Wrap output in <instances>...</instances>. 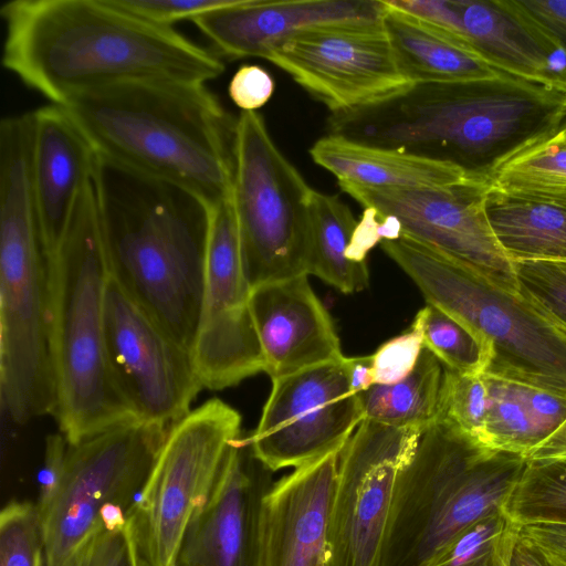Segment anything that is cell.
Returning a JSON list of instances; mask_svg holds the SVG:
<instances>
[{
  "label": "cell",
  "instance_id": "obj_1",
  "mask_svg": "<svg viewBox=\"0 0 566 566\" xmlns=\"http://www.w3.org/2000/svg\"><path fill=\"white\" fill-rule=\"evenodd\" d=\"M0 15L3 67L57 105L123 83L206 85L226 69L214 51L113 0H11Z\"/></svg>",
  "mask_w": 566,
  "mask_h": 566
},
{
  "label": "cell",
  "instance_id": "obj_2",
  "mask_svg": "<svg viewBox=\"0 0 566 566\" xmlns=\"http://www.w3.org/2000/svg\"><path fill=\"white\" fill-rule=\"evenodd\" d=\"M565 120L562 92L501 73L412 85L382 102L331 114L327 130L449 163L483 180L499 159Z\"/></svg>",
  "mask_w": 566,
  "mask_h": 566
},
{
  "label": "cell",
  "instance_id": "obj_3",
  "mask_svg": "<svg viewBox=\"0 0 566 566\" xmlns=\"http://www.w3.org/2000/svg\"><path fill=\"white\" fill-rule=\"evenodd\" d=\"M94 184L112 279L192 350L211 209L177 185L101 155Z\"/></svg>",
  "mask_w": 566,
  "mask_h": 566
},
{
  "label": "cell",
  "instance_id": "obj_4",
  "mask_svg": "<svg viewBox=\"0 0 566 566\" xmlns=\"http://www.w3.org/2000/svg\"><path fill=\"white\" fill-rule=\"evenodd\" d=\"M62 106L98 155L177 185L210 209L230 197L237 118L205 84L123 83Z\"/></svg>",
  "mask_w": 566,
  "mask_h": 566
},
{
  "label": "cell",
  "instance_id": "obj_5",
  "mask_svg": "<svg viewBox=\"0 0 566 566\" xmlns=\"http://www.w3.org/2000/svg\"><path fill=\"white\" fill-rule=\"evenodd\" d=\"M29 114L0 123V399L24 424L54 415L51 264L30 179Z\"/></svg>",
  "mask_w": 566,
  "mask_h": 566
},
{
  "label": "cell",
  "instance_id": "obj_6",
  "mask_svg": "<svg viewBox=\"0 0 566 566\" xmlns=\"http://www.w3.org/2000/svg\"><path fill=\"white\" fill-rule=\"evenodd\" d=\"M53 311L54 417L69 444L139 420L118 390L106 354L105 295L111 277L94 175L50 259Z\"/></svg>",
  "mask_w": 566,
  "mask_h": 566
},
{
  "label": "cell",
  "instance_id": "obj_7",
  "mask_svg": "<svg viewBox=\"0 0 566 566\" xmlns=\"http://www.w3.org/2000/svg\"><path fill=\"white\" fill-rule=\"evenodd\" d=\"M527 462L436 419L398 476L379 566H426L465 527L506 506Z\"/></svg>",
  "mask_w": 566,
  "mask_h": 566
},
{
  "label": "cell",
  "instance_id": "obj_8",
  "mask_svg": "<svg viewBox=\"0 0 566 566\" xmlns=\"http://www.w3.org/2000/svg\"><path fill=\"white\" fill-rule=\"evenodd\" d=\"M427 304L489 344L484 373L566 395V331L521 293H510L465 263L407 237L380 242Z\"/></svg>",
  "mask_w": 566,
  "mask_h": 566
},
{
  "label": "cell",
  "instance_id": "obj_9",
  "mask_svg": "<svg viewBox=\"0 0 566 566\" xmlns=\"http://www.w3.org/2000/svg\"><path fill=\"white\" fill-rule=\"evenodd\" d=\"M313 190L275 145L263 117L241 112L230 199L251 289L308 275Z\"/></svg>",
  "mask_w": 566,
  "mask_h": 566
},
{
  "label": "cell",
  "instance_id": "obj_10",
  "mask_svg": "<svg viewBox=\"0 0 566 566\" xmlns=\"http://www.w3.org/2000/svg\"><path fill=\"white\" fill-rule=\"evenodd\" d=\"M170 427L134 420L69 444L61 481L39 510L46 566L91 535L127 524Z\"/></svg>",
  "mask_w": 566,
  "mask_h": 566
},
{
  "label": "cell",
  "instance_id": "obj_11",
  "mask_svg": "<svg viewBox=\"0 0 566 566\" xmlns=\"http://www.w3.org/2000/svg\"><path fill=\"white\" fill-rule=\"evenodd\" d=\"M240 437V413L218 398L190 410L169 428L129 514L145 566L176 565L186 527Z\"/></svg>",
  "mask_w": 566,
  "mask_h": 566
},
{
  "label": "cell",
  "instance_id": "obj_12",
  "mask_svg": "<svg viewBox=\"0 0 566 566\" xmlns=\"http://www.w3.org/2000/svg\"><path fill=\"white\" fill-rule=\"evenodd\" d=\"M423 430L364 419L340 451L324 566H379L395 490Z\"/></svg>",
  "mask_w": 566,
  "mask_h": 566
},
{
  "label": "cell",
  "instance_id": "obj_13",
  "mask_svg": "<svg viewBox=\"0 0 566 566\" xmlns=\"http://www.w3.org/2000/svg\"><path fill=\"white\" fill-rule=\"evenodd\" d=\"M264 59L331 113L363 108L412 86L397 64L382 19L296 31Z\"/></svg>",
  "mask_w": 566,
  "mask_h": 566
},
{
  "label": "cell",
  "instance_id": "obj_14",
  "mask_svg": "<svg viewBox=\"0 0 566 566\" xmlns=\"http://www.w3.org/2000/svg\"><path fill=\"white\" fill-rule=\"evenodd\" d=\"M105 345L114 381L142 421L171 427L205 388L191 350L112 276L105 295Z\"/></svg>",
  "mask_w": 566,
  "mask_h": 566
},
{
  "label": "cell",
  "instance_id": "obj_15",
  "mask_svg": "<svg viewBox=\"0 0 566 566\" xmlns=\"http://www.w3.org/2000/svg\"><path fill=\"white\" fill-rule=\"evenodd\" d=\"M343 358L272 380L259 424L245 437L271 471L340 451L364 420L360 395L349 389Z\"/></svg>",
  "mask_w": 566,
  "mask_h": 566
},
{
  "label": "cell",
  "instance_id": "obj_16",
  "mask_svg": "<svg viewBox=\"0 0 566 566\" xmlns=\"http://www.w3.org/2000/svg\"><path fill=\"white\" fill-rule=\"evenodd\" d=\"M338 186L364 208L391 218L400 237L465 263L510 293H521L514 262L490 226L483 181L439 189L369 188L348 181Z\"/></svg>",
  "mask_w": 566,
  "mask_h": 566
},
{
  "label": "cell",
  "instance_id": "obj_17",
  "mask_svg": "<svg viewBox=\"0 0 566 566\" xmlns=\"http://www.w3.org/2000/svg\"><path fill=\"white\" fill-rule=\"evenodd\" d=\"M230 197L210 212L200 316L191 350L205 388L219 390L264 371Z\"/></svg>",
  "mask_w": 566,
  "mask_h": 566
},
{
  "label": "cell",
  "instance_id": "obj_18",
  "mask_svg": "<svg viewBox=\"0 0 566 566\" xmlns=\"http://www.w3.org/2000/svg\"><path fill=\"white\" fill-rule=\"evenodd\" d=\"M272 475L245 437L237 439L186 527L175 566H262L264 504L275 483Z\"/></svg>",
  "mask_w": 566,
  "mask_h": 566
},
{
  "label": "cell",
  "instance_id": "obj_19",
  "mask_svg": "<svg viewBox=\"0 0 566 566\" xmlns=\"http://www.w3.org/2000/svg\"><path fill=\"white\" fill-rule=\"evenodd\" d=\"M250 306L264 373L272 380L344 357L333 321L307 275L252 287Z\"/></svg>",
  "mask_w": 566,
  "mask_h": 566
},
{
  "label": "cell",
  "instance_id": "obj_20",
  "mask_svg": "<svg viewBox=\"0 0 566 566\" xmlns=\"http://www.w3.org/2000/svg\"><path fill=\"white\" fill-rule=\"evenodd\" d=\"M29 114L31 188L51 259L65 235L83 188L94 175L98 153L64 106L51 103Z\"/></svg>",
  "mask_w": 566,
  "mask_h": 566
},
{
  "label": "cell",
  "instance_id": "obj_21",
  "mask_svg": "<svg viewBox=\"0 0 566 566\" xmlns=\"http://www.w3.org/2000/svg\"><path fill=\"white\" fill-rule=\"evenodd\" d=\"M384 0H234L192 23L229 59L262 57L296 31L324 24L382 19Z\"/></svg>",
  "mask_w": 566,
  "mask_h": 566
},
{
  "label": "cell",
  "instance_id": "obj_22",
  "mask_svg": "<svg viewBox=\"0 0 566 566\" xmlns=\"http://www.w3.org/2000/svg\"><path fill=\"white\" fill-rule=\"evenodd\" d=\"M340 451L274 483L264 504L262 566H324Z\"/></svg>",
  "mask_w": 566,
  "mask_h": 566
},
{
  "label": "cell",
  "instance_id": "obj_23",
  "mask_svg": "<svg viewBox=\"0 0 566 566\" xmlns=\"http://www.w3.org/2000/svg\"><path fill=\"white\" fill-rule=\"evenodd\" d=\"M474 51L501 72L564 92L565 56L535 32L507 0H453ZM566 57V56H565Z\"/></svg>",
  "mask_w": 566,
  "mask_h": 566
},
{
  "label": "cell",
  "instance_id": "obj_24",
  "mask_svg": "<svg viewBox=\"0 0 566 566\" xmlns=\"http://www.w3.org/2000/svg\"><path fill=\"white\" fill-rule=\"evenodd\" d=\"M315 164L333 174L337 181L369 188H451L483 181L462 168L423 156L374 146L327 134L310 148Z\"/></svg>",
  "mask_w": 566,
  "mask_h": 566
},
{
  "label": "cell",
  "instance_id": "obj_25",
  "mask_svg": "<svg viewBox=\"0 0 566 566\" xmlns=\"http://www.w3.org/2000/svg\"><path fill=\"white\" fill-rule=\"evenodd\" d=\"M384 2L386 33L397 64L411 85L464 82L504 73L448 33Z\"/></svg>",
  "mask_w": 566,
  "mask_h": 566
},
{
  "label": "cell",
  "instance_id": "obj_26",
  "mask_svg": "<svg viewBox=\"0 0 566 566\" xmlns=\"http://www.w3.org/2000/svg\"><path fill=\"white\" fill-rule=\"evenodd\" d=\"M483 181L497 195L566 207V120L499 159Z\"/></svg>",
  "mask_w": 566,
  "mask_h": 566
},
{
  "label": "cell",
  "instance_id": "obj_27",
  "mask_svg": "<svg viewBox=\"0 0 566 566\" xmlns=\"http://www.w3.org/2000/svg\"><path fill=\"white\" fill-rule=\"evenodd\" d=\"M485 211L511 260L566 261V207L486 190Z\"/></svg>",
  "mask_w": 566,
  "mask_h": 566
},
{
  "label": "cell",
  "instance_id": "obj_28",
  "mask_svg": "<svg viewBox=\"0 0 566 566\" xmlns=\"http://www.w3.org/2000/svg\"><path fill=\"white\" fill-rule=\"evenodd\" d=\"M310 210L308 274L319 277L345 294L368 287L367 262L355 263L347 256L358 223L349 207L337 195L313 190Z\"/></svg>",
  "mask_w": 566,
  "mask_h": 566
},
{
  "label": "cell",
  "instance_id": "obj_29",
  "mask_svg": "<svg viewBox=\"0 0 566 566\" xmlns=\"http://www.w3.org/2000/svg\"><path fill=\"white\" fill-rule=\"evenodd\" d=\"M443 365L427 348L403 380L374 385L360 395L364 419L424 430L438 416Z\"/></svg>",
  "mask_w": 566,
  "mask_h": 566
},
{
  "label": "cell",
  "instance_id": "obj_30",
  "mask_svg": "<svg viewBox=\"0 0 566 566\" xmlns=\"http://www.w3.org/2000/svg\"><path fill=\"white\" fill-rule=\"evenodd\" d=\"M518 524L500 507L460 532L426 566H511Z\"/></svg>",
  "mask_w": 566,
  "mask_h": 566
},
{
  "label": "cell",
  "instance_id": "obj_31",
  "mask_svg": "<svg viewBox=\"0 0 566 566\" xmlns=\"http://www.w3.org/2000/svg\"><path fill=\"white\" fill-rule=\"evenodd\" d=\"M411 325L420 332L423 347L444 367L461 374L486 370L492 357L489 344L458 318L427 304Z\"/></svg>",
  "mask_w": 566,
  "mask_h": 566
},
{
  "label": "cell",
  "instance_id": "obj_32",
  "mask_svg": "<svg viewBox=\"0 0 566 566\" xmlns=\"http://www.w3.org/2000/svg\"><path fill=\"white\" fill-rule=\"evenodd\" d=\"M484 374L490 389V407L481 443L527 458L545 439L526 408L516 381Z\"/></svg>",
  "mask_w": 566,
  "mask_h": 566
},
{
  "label": "cell",
  "instance_id": "obj_33",
  "mask_svg": "<svg viewBox=\"0 0 566 566\" xmlns=\"http://www.w3.org/2000/svg\"><path fill=\"white\" fill-rule=\"evenodd\" d=\"M505 509L521 525L566 523V458L528 461Z\"/></svg>",
  "mask_w": 566,
  "mask_h": 566
},
{
  "label": "cell",
  "instance_id": "obj_34",
  "mask_svg": "<svg viewBox=\"0 0 566 566\" xmlns=\"http://www.w3.org/2000/svg\"><path fill=\"white\" fill-rule=\"evenodd\" d=\"M489 407L484 373L461 374L444 367L437 419L452 423L481 443Z\"/></svg>",
  "mask_w": 566,
  "mask_h": 566
},
{
  "label": "cell",
  "instance_id": "obj_35",
  "mask_svg": "<svg viewBox=\"0 0 566 566\" xmlns=\"http://www.w3.org/2000/svg\"><path fill=\"white\" fill-rule=\"evenodd\" d=\"M0 566H46L36 504L12 501L1 510Z\"/></svg>",
  "mask_w": 566,
  "mask_h": 566
},
{
  "label": "cell",
  "instance_id": "obj_36",
  "mask_svg": "<svg viewBox=\"0 0 566 566\" xmlns=\"http://www.w3.org/2000/svg\"><path fill=\"white\" fill-rule=\"evenodd\" d=\"M521 294L566 331V261H514Z\"/></svg>",
  "mask_w": 566,
  "mask_h": 566
},
{
  "label": "cell",
  "instance_id": "obj_37",
  "mask_svg": "<svg viewBox=\"0 0 566 566\" xmlns=\"http://www.w3.org/2000/svg\"><path fill=\"white\" fill-rule=\"evenodd\" d=\"M61 566H143L130 516L122 527L95 532Z\"/></svg>",
  "mask_w": 566,
  "mask_h": 566
},
{
  "label": "cell",
  "instance_id": "obj_38",
  "mask_svg": "<svg viewBox=\"0 0 566 566\" xmlns=\"http://www.w3.org/2000/svg\"><path fill=\"white\" fill-rule=\"evenodd\" d=\"M420 332L410 326L384 343L373 355L374 385H394L415 369L423 349Z\"/></svg>",
  "mask_w": 566,
  "mask_h": 566
},
{
  "label": "cell",
  "instance_id": "obj_39",
  "mask_svg": "<svg viewBox=\"0 0 566 566\" xmlns=\"http://www.w3.org/2000/svg\"><path fill=\"white\" fill-rule=\"evenodd\" d=\"M119 8L157 25L170 27L180 21H193L234 0H113Z\"/></svg>",
  "mask_w": 566,
  "mask_h": 566
},
{
  "label": "cell",
  "instance_id": "obj_40",
  "mask_svg": "<svg viewBox=\"0 0 566 566\" xmlns=\"http://www.w3.org/2000/svg\"><path fill=\"white\" fill-rule=\"evenodd\" d=\"M545 41L566 56V0H507Z\"/></svg>",
  "mask_w": 566,
  "mask_h": 566
},
{
  "label": "cell",
  "instance_id": "obj_41",
  "mask_svg": "<svg viewBox=\"0 0 566 566\" xmlns=\"http://www.w3.org/2000/svg\"><path fill=\"white\" fill-rule=\"evenodd\" d=\"M274 92L270 73L259 65L243 64L232 76L228 93L242 112H256L264 106Z\"/></svg>",
  "mask_w": 566,
  "mask_h": 566
},
{
  "label": "cell",
  "instance_id": "obj_42",
  "mask_svg": "<svg viewBox=\"0 0 566 566\" xmlns=\"http://www.w3.org/2000/svg\"><path fill=\"white\" fill-rule=\"evenodd\" d=\"M516 384L537 429L546 440L566 420V395L517 381Z\"/></svg>",
  "mask_w": 566,
  "mask_h": 566
},
{
  "label": "cell",
  "instance_id": "obj_43",
  "mask_svg": "<svg viewBox=\"0 0 566 566\" xmlns=\"http://www.w3.org/2000/svg\"><path fill=\"white\" fill-rule=\"evenodd\" d=\"M389 4L440 29L468 48V40L453 0H387Z\"/></svg>",
  "mask_w": 566,
  "mask_h": 566
},
{
  "label": "cell",
  "instance_id": "obj_44",
  "mask_svg": "<svg viewBox=\"0 0 566 566\" xmlns=\"http://www.w3.org/2000/svg\"><path fill=\"white\" fill-rule=\"evenodd\" d=\"M69 443L61 433L50 434L45 442L44 464L40 472V495L38 510H42L52 499L61 481Z\"/></svg>",
  "mask_w": 566,
  "mask_h": 566
},
{
  "label": "cell",
  "instance_id": "obj_45",
  "mask_svg": "<svg viewBox=\"0 0 566 566\" xmlns=\"http://www.w3.org/2000/svg\"><path fill=\"white\" fill-rule=\"evenodd\" d=\"M520 537L532 542L555 562L566 566V523L522 524Z\"/></svg>",
  "mask_w": 566,
  "mask_h": 566
},
{
  "label": "cell",
  "instance_id": "obj_46",
  "mask_svg": "<svg viewBox=\"0 0 566 566\" xmlns=\"http://www.w3.org/2000/svg\"><path fill=\"white\" fill-rule=\"evenodd\" d=\"M384 240L385 229L375 209L364 208L361 220L353 233L347 256L355 263H365L369 250Z\"/></svg>",
  "mask_w": 566,
  "mask_h": 566
},
{
  "label": "cell",
  "instance_id": "obj_47",
  "mask_svg": "<svg viewBox=\"0 0 566 566\" xmlns=\"http://www.w3.org/2000/svg\"><path fill=\"white\" fill-rule=\"evenodd\" d=\"M343 367L349 389L354 395H361L374 386L371 355L358 357L344 356Z\"/></svg>",
  "mask_w": 566,
  "mask_h": 566
},
{
  "label": "cell",
  "instance_id": "obj_48",
  "mask_svg": "<svg viewBox=\"0 0 566 566\" xmlns=\"http://www.w3.org/2000/svg\"><path fill=\"white\" fill-rule=\"evenodd\" d=\"M511 566H562L530 541L518 537Z\"/></svg>",
  "mask_w": 566,
  "mask_h": 566
},
{
  "label": "cell",
  "instance_id": "obj_49",
  "mask_svg": "<svg viewBox=\"0 0 566 566\" xmlns=\"http://www.w3.org/2000/svg\"><path fill=\"white\" fill-rule=\"evenodd\" d=\"M566 458V420L528 455V461Z\"/></svg>",
  "mask_w": 566,
  "mask_h": 566
},
{
  "label": "cell",
  "instance_id": "obj_50",
  "mask_svg": "<svg viewBox=\"0 0 566 566\" xmlns=\"http://www.w3.org/2000/svg\"><path fill=\"white\" fill-rule=\"evenodd\" d=\"M563 95H564V102H565V105H566V88L564 90Z\"/></svg>",
  "mask_w": 566,
  "mask_h": 566
},
{
  "label": "cell",
  "instance_id": "obj_51",
  "mask_svg": "<svg viewBox=\"0 0 566 566\" xmlns=\"http://www.w3.org/2000/svg\"><path fill=\"white\" fill-rule=\"evenodd\" d=\"M143 566H145V565L143 564Z\"/></svg>",
  "mask_w": 566,
  "mask_h": 566
}]
</instances>
